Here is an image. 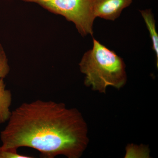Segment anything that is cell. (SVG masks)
Listing matches in <instances>:
<instances>
[{"label": "cell", "instance_id": "cell-1", "mask_svg": "<svg viewBox=\"0 0 158 158\" xmlns=\"http://www.w3.org/2000/svg\"><path fill=\"white\" fill-rule=\"evenodd\" d=\"M8 121L0 132L3 148L29 147L44 158H79L89 143L88 125L81 113L63 103L41 100L23 103L11 112Z\"/></svg>", "mask_w": 158, "mask_h": 158}, {"label": "cell", "instance_id": "cell-2", "mask_svg": "<svg viewBox=\"0 0 158 158\" xmlns=\"http://www.w3.org/2000/svg\"><path fill=\"white\" fill-rule=\"evenodd\" d=\"M79 65L85 76V86L99 93L106 94L108 87L120 89L127 82L122 58L94 38L92 48L84 54Z\"/></svg>", "mask_w": 158, "mask_h": 158}, {"label": "cell", "instance_id": "cell-3", "mask_svg": "<svg viewBox=\"0 0 158 158\" xmlns=\"http://www.w3.org/2000/svg\"><path fill=\"white\" fill-rule=\"evenodd\" d=\"M36 3L54 14L60 15L74 24L82 36L94 34L96 17L94 13V0H20Z\"/></svg>", "mask_w": 158, "mask_h": 158}, {"label": "cell", "instance_id": "cell-4", "mask_svg": "<svg viewBox=\"0 0 158 158\" xmlns=\"http://www.w3.org/2000/svg\"><path fill=\"white\" fill-rule=\"evenodd\" d=\"M132 2L133 0H94V16L108 20H115Z\"/></svg>", "mask_w": 158, "mask_h": 158}, {"label": "cell", "instance_id": "cell-5", "mask_svg": "<svg viewBox=\"0 0 158 158\" xmlns=\"http://www.w3.org/2000/svg\"><path fill=\"white\" fill-rule=\"evenodd\" d=\"M12 102V94L6 88L3 79H0V124L8 121L11 112L10 107Z\"/></svg>", "mask_w": 158, "mask_h": 158}, {"label": "cell", "instance_id": "cell-6", "mask_svg": "<svg viewBox=\"0 0 158 158\" xmlns=\"http://www.w3.org/2000/svg\"><path fill=\"white\" fill-rule=\"evenodd\" d=\"M141 15L146 24L150 36L152 41L153 50L154 51L157 60V66L158 65V35L156 30V21L150 9L140 11Z\"/></svg>", "mask_w": 158, "mask_h": 158}, {"label": "cell", "instance_id": "cell-7", "mask_svg": "<svg viewBox=\"0 0 158 158\" xmlns=\"http://www.w3.org/2000/svg\"><path fill=\"white\" fill-rule=\"evenodd\" d=\"M10 71L8 60L2 46L0 44V79L6 77Z\"/></svg>", "mask_w": 158, "mask_h": 158}, {"label": "cell", "instance_id": "cell-8", "mask_svg": "<svg viewBox=\"0 0 158 158\" xmlns=\"http://www.w3.org/2000/svg\"><path fill=\"white\" fill-rule=\"evenodd\" d=\"M30 156L20 154L17 150L6 149L0 147V158H32Z\"/></svg>", "mask_w": 158, "mask_h": 158}]
</instances>
